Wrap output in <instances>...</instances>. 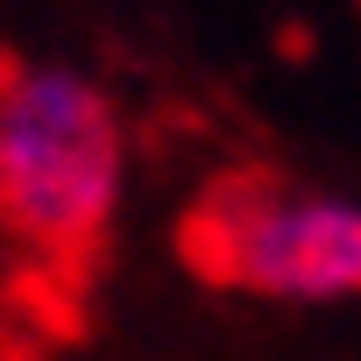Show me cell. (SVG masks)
I'll return each mask as SVG.
<instances>
[{"mask_svg":"<svg viewBox=\"0 0 361 361\" xmlns=\"http://www.w3.org/2000/svg\"><path fill=\"white\" fill-rule=\"evenodd\" d=\"M128 185V135L114 99L71 64H0V220L36 255L78 269Z\"/></svg>","mask_w":361,"mask_h":361,"instance_id":"obj_1","label":"cell"},{"mask_svg":"<svg viewBox=\"0 0 361 361\" xmlns=\"http://www.w3.org/2000/svg\"><path fill=\"white\" fill-rule=\"evenodd\" d=\"M185 255L206 283L269 305H347L361 298V199L241 170L185 213Z\"/></svg>","mask_w":361,"mask_h":361,"instance_id":"obj_2","label":"cell"}]
</instances>
